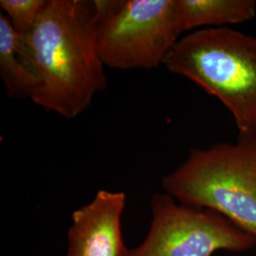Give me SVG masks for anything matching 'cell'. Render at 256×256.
Segmentation results:
<instances>
[{"label": "cell", "mask_w": 256, "mask_h": 256, "mask_svg": "<svg viewBox=\"0 0 256 256\" xmlns=\"http://www.w3.org/2000/svg\"><path fill=\"white\" fill-rule=\"evenodd\" d=\"M40 86L32 101L64 119H74L106 86L95 36L94 1L48 0L26 36Z\"/></svg>", "instance_id": "obj_1"}, {"label": "cell", "mask_w": 256, "mask_h": 256, "mask_svg": "<svg viewBox=\"0 0 256 256\" xmlns=\"http://www.w3.org/2000/svg\"><path fill=\"white\" fill-rule=\"evenodd\" d=\"M162 64L216 98L238 133L256 134V37L230 27L196 30L180 38Z\"/></svg>", "instance_id": "obj_2"}, {"label": "cell", "mask_w": 256, "mask_h": 256, "mask_svg": "<svg viewBox=\"0 0 256 256\" xmlns=\"http://www.w3.org/2000/svg\"><path fill=\"white\" fill-rule=\"evenodd\" d=\"M162 184L176 202L216 212L256 240V134L192 148Z\"/></svg>", "instance_id": "obj_3"}, {"label": "cell", "mask_w": 256, "mask_h": 256, "mask_svg": "<svg viewBox=\"0 0 256 256\" xmlns=\"http://www.w3.org/2000/svg\"><path fill=\"white\" fill-rule=\"evenodd\" d=\"M95 36L104 66L150 70L180 40L176 0H94Z\"/></svg>", "instance_id": "obj_4"}, {"label": "cell", "mask_w": 256, "mask_h": 256, "mask_svg": "<svg viewBox=\"0 0 256 256\" xmlns=\"http://www.w3.org/2000/svg\"><path fill=\"white\" fill-rule=\"evenodd\" d=\"M150 207L146 238L128 256H212L256 247L252 236L216 212L180 203L166 192L154 194Z\"/></svg>", "instance_id": "obj_5"}, {"label": "cell", "mask_w": 256, "mask_h": 256, "mask_svg": "<svg viewBox=\"0 0 256 256\" xmlns=\"http://www.w3.org/2000/svg\"><path fill=\"white\" fill-rule=\"evenodd\" d=\"M124 192L100 190L92 202L74 210L66 256H128L122 236Z\"/></svg>", "instance_id": "obj_6"}, {"label": "cell", "mask_w": 256, "mask_h": 256, "mask_svg": "<svg viewBox=\"0 0 256 256\" xmlns=\"http://www.w3.org/2000/svg\"><path fill=\"white\" fill-rule=\"evenodd\" d=\"M0 74L10 98L32 99L40 86L34 59L27 37L12 27L0 14Z\"/></svg>", "instance_id": "obj_7"}, {"label": "cell", "mask_w": 256, "mask_h": 256, "mask_svg": "<svg viewBox=\"0 0 256 256\" xmlns=\"http://www.w3.org/2000/svg\"><path fill=\"white\" fill-rule=\"evenodd\" d=\"M182 32L228 27L254 18L256 0H176Z\"/></svg>", "instance_id": "obj_8"}, {"label": "cell", "mask_w": 256, "mask_h": 256, "mask_svg": "<svg viewBox=\"0 0 256 256\" xmlns=\"http://www.w3.org/2000/svg\"><path fill=\"white\" fill-rule=\"evenodd\" d=\"M48 2V0H1L0 8L14 30L28 36L43 14Z\"/></svg>", "instance_id": "obj_9"}]
</instances>
